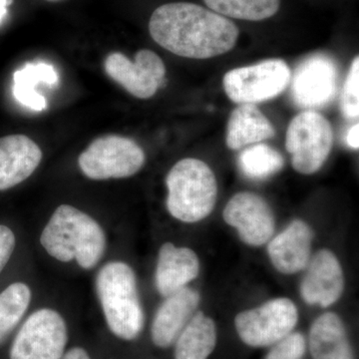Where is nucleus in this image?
<instances>
[{
	"instance_id": "f257e3e1",
	"label": "nucleus",
	"mask_w": 359,
	"mask_h": 359,
	"mask_svg": "<svg viewBox=\"0 0 359 359\" xmlns=\"http://www.w3.org/2000/svg\"><path fill=\"white\" fill-rule=\"evenodd\" d=\"M149 32L163 48L193 59L226 53L235 47L238 37V28L233 21L189 2L158 7L151 16Z\"/></svg>"
},
{
	"instance_id": "f03ea898",
	"label": "nucleus",
	"mask_w": 359,
	"mask_h": 359,
	"mask_svg": "<svg viewBox=\"0 0 359 359\" xmlns=\"http://www.w3.org/2000/svg\"><path fill=\"white\" fill-rule=\"evenodd\" d=\"M42 249L54 261L92 271L108 250L105 229L94 217L68 204L58 205L40 231Z\"/></svg>"
},
{
	"instance_id": "7ed1b4c3",
	"label": "nucleus",
	"mask_w": 359,
	"mask_h": 359,
	"mask_svg": "<svg viewBox=\"0 0 359 359\" xmlns=\"http://www.w3.org/2000/svg\"><path fill=\"white\" fill-rule=\"evenodd\" d=\"M94 290L111 334L124 341L138 339L145 325V313L134 269L122 259L107 262L97 271Z\"/></svg>"
},
{
	"instance_id": "20e7f679",
	"label": "nucleus",
	"mask_w": 359,
	"mask_h": 359,
	"mask_svg": "<svg viewBox=\"0 0 359 359\" xmlns=\"http://www.w3.org/2000/svg\"><path fill=\"white\" fill-rule=\"evenodd\" d=\"M166 187L168 212L182 223L202 221L216 205L218 183L211 168L203 161H179L167 175Z\"/></svg>"
},
{
	"instance_id": "39448f33",
	"label": "nucleus",
	"mask_w": 359,
	"mask_h": 359,
	"mask_svg": "<svg viewBox=\"0 0 359 359\" xmlns=\"http://www.w3.org/2000/svg\"><path fill=\"white\" fill-rule=\"evenodd\" d=\"M68 339L67 321L62 313L50 306H42L21 323L9 351V359H61Z\"/></svg>"
},
{
	"instance_id": "423d86ee",
	"label": "nucleus",
	"mask_w": 359,
	"mask_h": 359,
	"mask_svg": "<svg viewBox=\"0 0 359 359\" xmlns=\"http://www.w3.org/2000/svg\"><path fill=\"white\" fill-rule=\"evenodd\" d=\"M143 149L127 137L109 135L97 138L78 157V166L86 178L107 181L130 178L145 164Z\"/></svg>"
},
{
	"instance_id": "0eeeda50",
	"label": "nucleus",
	"mask_w": 359,
	"mask_h": 359,
	"mask_svg": "<svg viewBox=\"0 0 359 359\" xmlns=\"http://www.w3.org/2000/svg\"><path fill=\"white\" fill-rule=\"evenodd\" d=\"M334 145L332 124L320 113L304 111L290 121L285 148L292 156V167L304 175L316 173L325 164Z\"/></svg>"
},
{
	"instance_id": "6e6552de",
	"label": "nucleus",
	"mask_w": 359,
	"mask_h": 359,
	"mask_svg": "<svg viewBox=\"0 0 359 359\" xmlns=\"http://www.w3.org/2000/svg\"><path fill=\"white\" fill-rule=\"evenodd\" d=\"M292 71L282 59H269L255 65L236 68L224 75L226 96L238 104H256L271 100L287 88Z\"/></svg>"
},
{
	"instance_id": "1a4fd4ad",
	"label": "nucleus",
	"mask_w": 359,
	"mask_h": 359,
	"mask_svg": "<svg viewBox=\"0 0 359 359\" xmlns=\"http://www.w3.org/2000/svg\"><path fill=\"white\" fill-rule=\"evenodd\" d=\"M299 311L285 297L271 299L259 308L242 311L236 316L235 327L241 340L255 348L273 346L294 332Z\"/></svg>"
},
{
	"instance_id": "9d476101",
	"label": "nucleus",
	"mask_w": 359,
	"mask_h": 359,
	"mask_svg": "<svg viewBox=\"0 0 359 359\" xmlns=\"http://www.w3.org/2000/svg\"><path fill=\"white\" fill-rule=\"evenodd\" d=\"M339 69L334 59L314 54L297 66L290 79V95L295 105L304 109H320L337 95Z\"/></svg>"
},
{
	"instance_id": "9b49d317",
	"label": "nucleus",
	"mask_w": 359,
	"mask_h": 359,
	"mask_svg": "<svg viewBox=\"0 0 359 359\" xmlns=\"http://www.w3.org/2000/svg\"><path fill=\"white\" fill-rule=\"evenodd\" d=\"M104 68L111 79L139 99L154 96L166 75L162 59L148 49L137 52L133 61L125 54L113 52L105 59Z\"/></svg>"
},
{
	"instance_id": "f8f14e48",
	"label": "nucleus",
	"mask_w": 359,
	"mask_h": 359,
	"mask_svg": "<svg viewBox=\"0 0 359 359\" xmlns=\"http://www.w3.org/2000/svg\"><path fill=\"white\" fill-rule=\"evenodd\" d=\"M223 217L229 226L238 231L241 240L252 247L266 244L275 233L273 212L257 194H236L224 208Z\"/></svg>"
},
{
	"instance_id": "ddd939ff",
	"label": "nucleus",
	"mask_w": 359,
	"mask_h": 359,
	"mask_svg": "<svg viewBox=\"0 0 359 359\" xmlns=\"http://www.w3.org/2000/svg\"><path fill=\"white\" fill-rule=\"evenodd\" d=\"M301 283L302 299L309 306L327 309L335 304L344 290V276L334 252L320 250L309 262Z\"/></svg>"
},
{
	"instance_id": "4468645a",
	"label": "nucleus",
	"mask_w": 359,
	"mask_h": 359,
	"mask_svg": "<svg viewBox=\"0 0 359 359\" xmlns=\"http://www.w3.org/2000/svg\"><path fill=\"white\" fill-rule=\"evenodd\" d=\"M199 304V292L188 287L165 297L151 323L153 344L163 349L173 346L175 340L196 313Z\"/></svg>"
},
{
	"instance_id": "2eb2a0df",
	"label": "nucleus",
	"mask_w": 359,
	"mask_h": 359,
	"mask_svg": "<svg viewBox=\"0 0 359 359\" xmlns=\"http://www.w3.org/2000/svg\"><path fill=\"white\" fill-rule=\"evenodd\" d=\"M41 149L25 135H9L0 138V191L23 183L41 163Z\"/></svg>"
},
{
	"instance_id": "dca6fc26",
	"label": "nucleus",
	"mask_w": 359,
	"mask_h": 359,
	"mask_svg": "<svg viewBox=\"0 0 359 359\" xmlns=\"http://www.w3.org/2000/svg\"><path fill=\"white\" fill-rule=\"evenodd\" d=\"M200 273L199 257L193 250L173 243L161 245L155 269V287L162 297L188 287Z\"/></svg>"
},
{
	"instance_id": "f3484780",
	"label": "nucleus",
	"mask_w": 359,
	"mask_h": 359,
	"mask_svg": "<svg viewBox=\"0 0 359 359\" xmlns=\"http://www.w3.org/2000/svg\"><path fill=\"white\" fill-rule=\"evenodd\" d=\"M313 233L302 219H294L269 244V259L280 273L294 275L306 268Z\"/></svg>"
},
{
	"instance_id": "a211bd4d",
	"label": "nucleus",
	"mask_w": 359,
	"mask_h": 359,
	"mask_svg": "<svg viewBox=\"0 0 359 359\" xmlns=\"http://www.w3.org/2000/svg\"><path fill=\"white\" fill-rule=\"evenodd\" d=\"M309 348L313 359H355L346 325L334 313L321 314L313 321Z\"/></svg>"
},
{
	"instance_id": "6ab92c4d",
	"label": "nucleus",
	"mask_w": 359,
	"mask_h": 359,
	"mask_svg": "<svg viewBox=\"0 0 359 359\" xmlns=\"http://www.w3.org/2000/svg\"><path fill=\"white\" fill-rule=\"evenodd\" d=\"M275 135L273 125L255 104H240L229 119L226 143L231 150H240Z\"/></svg>"
},
{
	"instance_id": "aec40b11",
	"label": "nucleus",
	"mask_w": 359,
	"mask_h": 359,
	"mask_svg": "<svg viewBox=\"0 0 359 359\" xmlns=\"http://www.w3.org/2000/svg\"><path fill=\"white\" fill-rule=\"evenodd\" d=\"M218 341L216 323L202 311L194 314L174 342V359H209Z\"/></svg>"
},
{
	"instance_id": "412c9836",
	"label": "nucleus",
	"mask_w": 359,
	"mask_h": 359,
	"mask_svg": "<svg viewBox=\"0 0 359 359\" xmlns=\"http://www.w3.org/2000/svg\"><path fill=\"white\" fill-rule=\"evenodd\" d=\"M58 82V73L53 65L45 62L27 63L14 72V98L29 109L43 111L47 103L44 97L36 91L37 85L43 83L54 86Z\"/></svg>"
},
{
	"instance_id": "4be33fe9",
	"label": "nucleus",
	"mask_w": 359,
	"mask_h": 359,
	"mask_svg": "<svg viewBox=\"0 0 359 359\" xmlns=\"http://www.w3.org/2000/svg\"><path fill=\"white\" fill-rule=\"evenodd\" d=\"M32 299V287L22 280L9 283L0 292V344L25 320Z\"/></svg>"
},
{
	"instance_id": "5701e85b",
	"label": "nucleus",
	"mask_w": 359,
	"mask_h": 359,
	"mask_svg": "<svg viewBox=\"0 0 359 359\" xmlns=\"http://www.w3.org/2000/svg\"><path fill=\"white\" fill-rule=\"evenodd\" d=\"M205 6L224 18L261 21L278 13L280 0H204Z\"/></svg>"
},
{
	"instance_id": "b1692460",
	"label": "nucleus",
	"mask_w": 359,
	"mask_h": 359,
	"mask_svg": "<svg viewBox=\"0 0 359 359\" xmlns=\"http://www.w3.org/2000/svg\"><path fill=\"white\" fill-rule=\"evenodd\" d=\"M285 160L276 149L266 144H256L245 149L238 157V166L245 177L264 180L283 169Z\"/></svg>"
},
{
	"instance_id": "393cba45",
	"label": "nucleus",
	"mask_w": 359,
	"mask_h": 359,
	"mask_svg": "<svg viewBox=\"0 0 359 359\" xmlns=\"http://www.w3.org/2000/svg\"><path fill=\"white\" fill-rule=\"evenodd\" d=\"M342 113L348 119H356L359 115V57L354 59L349 69L341 102Z\"/></svg>"
},
{
	"instance_id": "a878e982",
	"label": "nucleus",
	"mask_w": 359,
	"mask_h": 359,
	"mask_svg": "<svg viewBox=\"0 0 359 359\" xmlns=\"http://www.w3.org/2000/svg\"><path fill=\"white\" fill-rule=\"evenodd\" d=\"M306 351V339L301 332H292L271 347L266 359H302Z\"/></svg>"
},
{
	"instance_id": "bb28decb",
	"label": "nucleus",
	"mask_w": 359,
	"mask_h": 359,
	"mask_svg": "<svg viewBox=\"0 0 359 359\" xmlns=\"http://www.w3.org/2000/svg\"><path fill=\"white\" fill-rule=\"evenodd\" d=\"M18 245V238L11 226L0 224V275L11 262Z\"/></svg>"
},
{
	"instance_id": "cd10ccee",
	"label": "nucleus",
	"mask_w": 359,
	"mask_h": 359,
	"mask_svg": "<svg viewBox=\"0 0 359 359\" xmlns=\"http://www.w3.org/2000/svg\"><path fill=\"white\" fill-rule=\"evenodd\" d=\"M61 359H92L88 351L83 347L74 346L65 351V355Z\"/></svg>"
},
{
	"instance_id": "c85d7f7f",
	"label": "nucleus",
	"mask_w": 359,
	"mask_h": 359,
	"mask_svg": "<svg viewBox=\"0 0 359 359\" xmlns=\"http://www.w3.org/2000/svg\"><path fill=\"white\" fill-rule=\"evenodd\" d=\"M359 125L358 123H356L355 125H353L351 127V130H349L348 133H347L346 136V144L349 146V147L354 149V150H358L359 148Z\"/></svg>"
},
{
	"instance_id": "c756f323",
	"label": "nucleus",
	"mask_w": 359,
	"mask_h": 359,
	"mask_svg": "<svg viewBox=\"0 0 359 359\" xmlns=\"http://www.w3.org/2000/svg\"><path fill=\"white\" fill-rule=\"evenodd\" d=\"M11 4V0H0V25L6 18L7 14V6Z\"/></svg>"
},
{
	"instance_id": "7c9ffc66",
	"label": "nucleus",
	"mask_w": 359,
	"mask_h": 359,
	"mask_svg": "<svg viewBox=\"0 0 359 359\" xmlns=\"http://www.w3.org/2000/svg\"><path fill=\"white\" fill-rule=\"evenodd\" d=\"M46 1H50V2H59V1H62V0H46Z\"/></svg>"
}]
</instances>
